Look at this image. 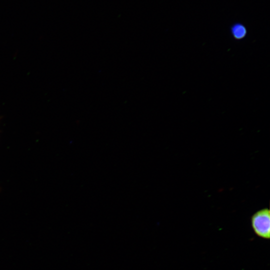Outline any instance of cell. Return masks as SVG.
Segmentation results:
<instances>
[{"mask_svg": "<svg viewBox=\"0 0 270 270\" xmlns=\"http://www.w3.org/2000/svg\"><path fill=\"white\" fill-rule=\"evenodd\" d=\"M251 226L255 234L265 240L270 238V212L264 208L256 212L251 217Z\"/></svg>", "mask_w": 270, "mask_h": 270, "instance_id": "1", "label": "cell"}, {"mask_svg": "<svg viewBox=\"0 0 270 270\" xmlns=\"http://www.w3.org/2000/svg\"><path fill=\"white\" fill-rule=\"evenodd\" d=\"M230 32L233 38L236 40H242L247 35L246 26L240 22H236L230 27Z\"/></svg>", "mask_w": 270, "mask_h": 270, "instance_id": "2", "label": "cell"}]
</instances>
